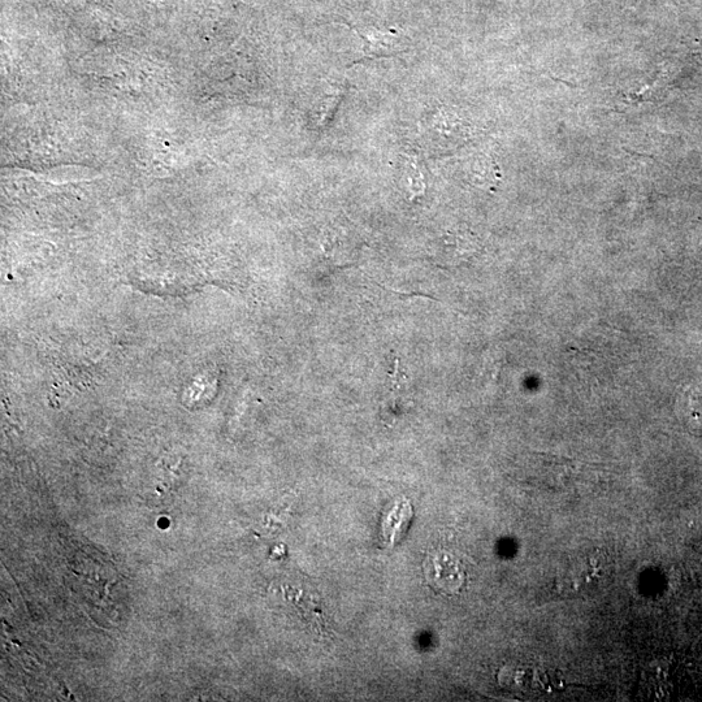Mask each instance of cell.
<instances>
[{
  "instance_id": "3957f363",
  "label": "cell",
  "mask_w": 702,
  "mask_h": 702,
  "mask_svg": "<svg viewBox=\"0 0 702 702\" xmlns=\"http://www.w3.org/2000/svg\"><path fill=\"white\" fill-rule=\"evenodd\" d=\"M680 411L687 420L700 422L702 419V394L697 390H687L679 401Z\"/></svg>"
},
{
  "instance_id": "7a4b0ae2",
  "label": "cell",
  "mask_w": 702,
  "mask_h": 702,
  "mask_svg": "<svg viewBox=\"0 0 702 702\" xmlns=\"http://www.w3.org/2000/svg\"><path fill=\"white\" fill-rule=\"evenodd\" d=\"M361 37L366 42L367 49H370L371 54L390 55L394 54L398 49V45L394 43L392 36L389 34L372 32L368 34L361 33Z\"/></svg>"
},
{
  "instance_id": "6da1fadb",
  "label": "cell",
  "mask_w": 702,
  "mask_h": 702,
  "mask_svg": "<svg viewBox=\"0 0 702 702\" xmlns=\"http://www.w3.org/2000/svg\"><path fill=\"white\" fill-rule=\"evenodd\" d=\"M609 572L605 554L592 552L575 558L561 576V588L572 593L591 592L601 585Z\"/></svg>"
}]
</instances>
